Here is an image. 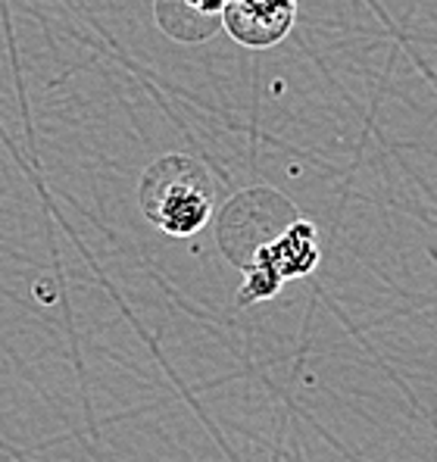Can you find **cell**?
I'll use <instances>...</instances> for the list:
<instances>
[{"mask_svg":"<svg viewBox=\"0 0 437 462\" xmlns=\"http://www.w3.org/2000/svg\"><path fill=\"white\" fill-rule=\"evenodd\" d=\"M218 23L241 47L265 51L291 35L297 23V0H228Z\"/></svg>","mask_w":437,"mask_h":462,"instance_id":"obj_2","label":"cell"},{"mask_svg":"<svg viewBox=\"0 0 437 462\" xmlns=\"http://www.w3.org/2000/svg\"><path fill=\"white\" fill-rule=\"evenodd\" d=\"M181 4L188 6L200 23H209V29H213L216 19H222V10L228 6V0H181Z\"/></svg>","mask_w":437,"mask_h":462,"instance_id":"obj_4","label":"cell"},{"mask_svg":"<svg viewBox=\"0 0 437 462\" xmlns=\"http://www.w3.org/2000/svg\"><path fill=\"white\" fill-rule=\"evenodd\" d=\"M138 200L147 222L169 237H191L213 219L216 191L203 162L181 153L156 160L144 172Z\"/></svg>","mask_w":437,"mask_h":462,"instance_id":"obj_1","label":"cell"},{"mask_svg":"<svg viewBox=\"0 0 437 462\" xmlns=\"http://www.w3.org/2000/svg\"><path fill=\"white\" fill-rule=\"evenodd\" d=\"M244 266H259L278 278V282H291V278H303L319 266V237L316 226L306 219H293L282 235L272 241L259 244L254 263Z\"/></svg>","mask_w":437,"mask_h":462,"instance_id":"obj_3","label":"cell"}]
</instances>
